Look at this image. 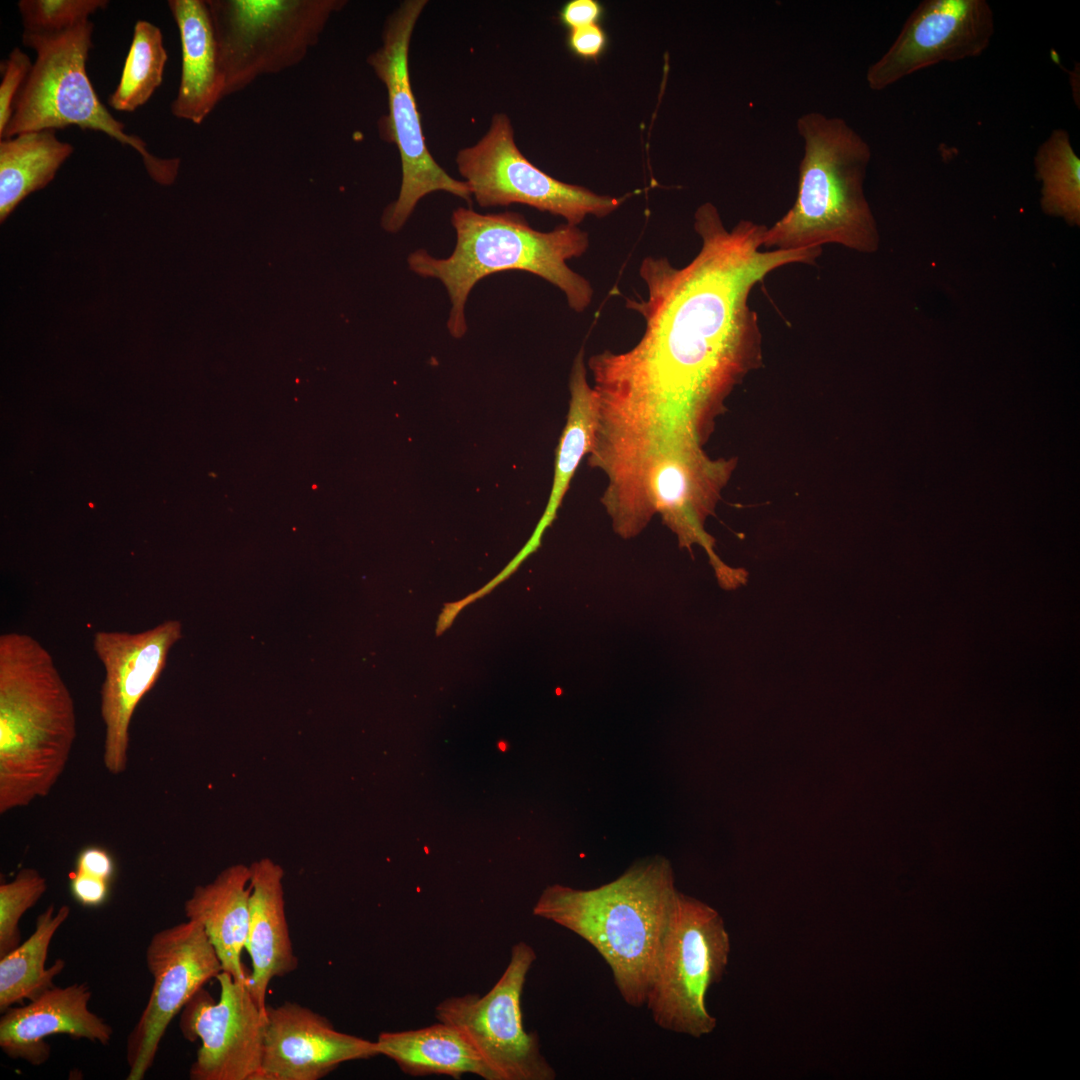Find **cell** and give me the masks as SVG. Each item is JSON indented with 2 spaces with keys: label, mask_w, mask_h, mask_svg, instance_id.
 I'll return each mask as SVG.
<instances>
[{
  "label": "cell",
  "mask_w": 1080,
  "mask_h": 1080,
  "mask_svg": "<svg viewBox=\"0 0 1080 1080\" xmlns=\"http://www.w3.org/2000/svg\"><path fill=\"white\" fill-rule=\"evenodd\" d=\"M766 228L741 220L727 230L707 202L694 214L701 248L686 266L643 259L647 297L626 304L645 321L642 337L627 351L605 350L588 360L598 460L623 464L676 445L701 446L730 392L761 365L752 289L780 267L814 264L822 252L762 251Z\"/></svg>",
  "instance_id": "cell-1"
},
{
  "label": "cell",
  "mask_w": 1080,
  "mask_h": 1080,
  "mask_svg": "<svg viewBox=\"0 0 1080 1080\" xmlns=\"http://www.w3.org/2000/svg\"><path fill=\"white\" fill-rule=\"evenodd\" d=\"M670 862L639 860L615 880L593 889L555 884L533 908L588 942L605 960L622 999L645 1004L678 895Z\"/></svg>",
  "instance_id": "cell-2"
},
{
  "label": "cell",
  "mask_w": 1080,
  "mask_h": 1080,
  "mask_svg": "<svg viewBox=\"0 0 1080 1080\" xmlns=\"http://www.w3.org/2000/svg\"><path fill=\"white\" fill-rule=\"evenodd\" d=\"M77 737L72 695L32 636H0V813L46 797Z\"/></svg>",
  "instance_id": "cell-3"
},
{
  "label": "cell",
  "mask_w": 1080,
  "mask_h": 1080,
  "mask_svg": "<svg viewBox=\"0 0 1080 1080\" xmlns=\"http://www.w3.org/2000/svg\"><path fill=\"white\" fill-rule=\"evenodd\" d=\"M451 223L456 243L448 257L436 258L419 249L408 256L407 263L418 276L437 279L445 287L451 302L447 329L452 337L460 339L467 331L465 306L474 286L498 272L524 271L546 280L579 313L592 302L590 282L567 265L589 247L588 234L578 226L566 223L542 232L516 212L481 214L466 207L453 211Z\"/></svg>",
  "instance_id": "cell-4"
},
{
  "label": "cell",
  "mask_w": 1080,
  "mask_h": 1080,
  "mask_svg": "<svg viewBox=\"0 0 1080 1080\" xmlns=\"http://www.w3.org/2000/svg\"><path fill=\"white\" fill-rule=\"evenodd\" d=\"M796 128L804 141L797 196L766 228L763 247L793 251L839 244L875 252L879 233L863 190L869 144L844 119L820 112L801 115Z\"/></svg>",
  "instance_id": "cell-5"
},
{
  "label": "cell",
  "mask_w": 1080,
  "mask_h": 1080,
  "mask_svg": "<svg viewBox=\"0 0 1080 1080\" xmlns=\"http://www.w3.org/2000/svg\"><path fill=\"white\" fill-rule=\"evenodd\" d=\"M93 30L94 24L88 20L60 33L23 32V44L36 52V59L0 138L69 126L102 132L133 148L155 181L171 184L180 158H160L149 152L146 143L127 133L125 124L99 100L86 71Z\"/></svg>",
  "instance_id": "cell-6"
},
{
  "label": "cell",
  "mask_w": 1080,
  "mask_h": 1080,
  "mask_svg": "<svg viewBox=\"0 0 1080 1080\" xmlns=\"http://www.w3.org/2000/svg\"><path fill=\"white\" fill-rule=\"evenodd\" d=\"M734 463L712 460L698 445H680L647 456L608 479L602 502L623 537L639 533L655 513L681 546H703L718 563L704 530Z\"/></svg>",
  "instance_id": "cell-7"
},
{
  "label": "cell",
  "mask_w": 1080,
  "mask_h": 1080,
  "mask_svg": "<svg viewBox=\"0 0 1080 1080\" xmlns=\"http://www.w3.org/2000/svg\"><path fill=\"white\" fill-rule=\"evenodd\" d=\"M224 97L299 64L345 0H207Z\"/></svg>",
  "instance_id": "cell-8"
},
{
  "label": "cell",
  "mask_w": 1080,
  "mask_h": 1080,
  "mask_svg": "<svg viewBox=\"0 0 1080 1080\" xmlns=\"http://www.w3.org/2000/svg\"><path fill=\"white\" fill-rule=\"evenodd\" d=\"M730 938L720 914L678 892L646 1002L662 1029L702 1037L716 1027L706 1008L709 987L728 964Z\"/></svg>",
  "instance_id": "cell-9"
},
{
  "label": "cell",
  "mask_w": 1080,
  "mask_h": 1080,
  "mask_svg": "<svg viewBox=\"0 0 1080 1080\" xmlns=\"http://www.w3.org/2000/svg\"><path fill=\"white\" fill-rule=\"evenodd\" d=\"M426 3L425 0L402 2L385 21L381 46L367 58L387 90L389 112L381 119L380 132L397 146L402 167L398 197L385 208L381 218L382 227L388 232L399 231L419 200L429 193L444 191L468 203L472 201L467 183L451 177L428 151L411 87L410 40Z\"/></svg>",
  "instance_id": "cell-10"
},
{
  "label": "cell",
  "mask_w": 1080,
  "mask_h": 1080,
  "mask_svg": "<svg viewBox=\"0 0 1080 1080\" xmlns=\"http://www.w3.org/2000/svg\"><path fill=\"white\" fill-rule=\"evenodd\" d=\"M456 163L471 197L483 208L518 203L577 226L588 215H609L627 197L599 195L537 168L518 149L505 114H495L487 133L475 145L461 149Z\"/></svg>",
  "instance_id": "cell-11"
},
{
  "label": "cell",
  "mask_w": 1080,
  "mask_h": 1080,
  "mask_svg": "<svg viewBox=\"0 0 1080 1080\" xmlns=\"http://www.w3.org/2000/svg\"><path fill=\"white\" fill-rule=\"evenodd\" d=\"M537 956L526 942L511 948L508 965L484 995L445 998L435 1008L438 1021L457 1028L499 1080H554L556 1072L540 1050L537 1033L523 1025L521 997Z\"/></svg>",
  "instance_id": "cell-12"
},
{
  "label": "cell",
  "mask_w": 1080,
  "mask_h": 1080,
  "mask_svg": "<svg viewBox=\"0 0 1080 1080\" xmlns=\"http://www.w3.org/2000/svg\"><path fill=\"white\" fill-rule=\"evenodd\" d=\"M145 960L153 985L127 1038V1080L144 1079L171 1020L199 989L223 971L203 928L191 920L156 932L146 948Z\"/></svg>",
  "instance_id": "cell-13"
},
{
  "label": "cell",
  "mask_w": 1080,
  "mask_h": 1080,
  "mask_svg": "<svg viewBox=\"0 0 1080 1080\" xmlns=\"http://www.w3.org/2000/svg\"><path fill=\"white\" fill-rule=\"evenodd\" d=\"M215 1001L202 987L181 1010L183 1037L201 1045L190 1066L191 1080H255L261 1067L266 1008L254 1000L248 984L222 971Z\"/></svg>",
  "instance_id": "cell-14"
},
{
  "label": "cell",
  "mask_w": 1080,
  "mask_h": 1080,
  "mask_svg": "<svg viewBox=\"0 0 1080 1080\" xmlns=\"http://www.w3.org/2000/svg\"><path fill=\"white\" fill-rule=\"evenodd\" d=\"M181 628L178 620H166L136 633L94 634L93 649L105 670L100 689L105 727L103 763L113 775L126 771L133 714L159 679L170 649L182 637Z\"/></svg>",
  "instance_id": "cell-15"
},
{
  "label": "cell",
  "mask_w": 1080,
  "mask_h": 1080,
  "mask_svg": "<svg viewBox=\"0 0 1080 1080\" xmlns=\"http://www.w3.org/2000/svg\"><path fill=\"white\" fill-rule=\"evenodd\" d=\"M995 32L985 0H923L905 21L889 49L866 72L873 91L942 63L980 56Z\"/></svg>",
  "instance_id": "cell-16"
},
{
  "label": "cell",
  "mask_w": 1080,
  "mask_h": 1080,
  "mask_svg": "<svg viewBox=\"0 0 1080 1080\" xmlns=\"http://www.w3.org/2000/svg\"><path fill=\"white\" fill-rule=\"evenodd\" d=\"M261 1067L255 1080H319L339 1065L378 1056L376 1041L340 1032L296 1002L266 1007Z\"/></svg>",
  "instance_id": "cell-17"
},
{
  "label": "cell",
  "mask_w": 1080,
  "mask_h": 1080,
  "mask_svg": "<svg viewBox=\"0 0 1080 1080\" xmlns=\"http://www.w3.org/2000/svg\"><path fill=\"white\" fill-rule=\"evenodd\" d=\"M87 983L54 986L27 1005L10 1007L0 1018V1047L12 1059L41 1065L50 1057L48 1036L65 1034L109 1045L113 1029L88 1008Z\"/></svg>",
  "instance_id": "cell-18"
},
{
  "label": "cell",
  "mask_w": 1080,
  "mask_h": 1080,
  "mask_svg": "<svg viewBox=\"0 0 1080 1080\" xmlns=\"http://www.w3.org/2000/svg\"><path fill=\"white\" fill-rule=\"evenodd\" d=\"M249 868L251 891L245 949L252 970L248 987L257 1004L266 1008L271 981L295 971L298 958L286 917L283 868L270 858L258 859Z\"/></svg>",
  "instance_id": "cell-19"
},
{
  "label": "cell",
  "mask_w": 1080,
  "mask_h": 1080,
  "mask_svg": "<svg viewBox=\"0 0 1080 1080\" xmlns=\"http://www.w3.org/2000/svg\"><path fill=\"white\" fill-rule=\"evenodd\" d=\"M181 41V75L171 104L179 119L201 124L224 98V78L207 0H170Z\"/></svg>",
  "instance_id": "cell-20"
},
{
  "label": "cell",
  "mask_w": 1080,
  "mask_h": 1080,
  "mask_svg": "<svg viewBox=\"0 0 1080 1080\" xmlns=\"http://www.w3.org/2000/svg\"><path fill=\"white\" fill-rule=\"evenodd\" d=\"M250 891L249 866L234 864L211 882L196 886L184 904L187 920L203 928L223 971L247 984L249 973L242 965L241 953L247 938Z\"/></svg>",
  "instance_id": "cell-21"
},
{
  "label": "cell",
  "mask_w": 1080,
  "mask_h": 1080,
  "mask_svg": "<svg viewBox=\"0 0 1080 1080\" xmlns=\"http://www.w3.org/2000/svg\"><path fill=\"white\" fill-rule=\"evenodd\" d=\"M380 1055L394 1061L410 1076L446 1075L459 1079L474 1074L499 1080L467 1038L444 1022L431 1026L382 1032L376 1040Z\"/></svg>",
  "instance_id": "cell-22"
},
{
  "label": "cell",
  "mask_w": 1080,
  "mask_h": 1080,
  "mask_svg": "<svg viewBox=\"0 0 1080 1080\" xmlns=\"http://www.w3.org/2000/svg\"><path fill=\"white\" fill-rule=\"evenodd\" d=\"M73 151L74 147L59 140L52 129L1 139V223L26 197L46 187Z\"/></svg>",
  "instance_id": "cell-23"
},
{
  "label": "cell",
  "mask_w": 1080,
  "mask_h": 1080,
  "mask_svg": "<svg viewBox=\"0 0 1080 1080\" xmlns=\"http://www.w3.org/2000/svg\"><path fill=\"white\" fill-rule=\"evenodd\" d=\"M570 401L567 421L556 452L552 489L545 513L523 554L534 548L553 520L582 458L592 449L598 420L596 394L587 378L584 351L575 357L569 380Z\"/></svg>",
  "instance_id": "cell-24"
},
{
  "label": "cell",
  "mask_w": 1080,
  "mask_h": 1080,
  "mask_svg": "<svg viewBox=\"0 0 1080 1080\" xmlns=\"http://www.w3.org/2000/svg\"><path fill=\"white\" fill-rule=\"evenodd\" d=\"M70 907L62 905L55 910L50 904L35 920L30 937L0 958V1011L24 1000H33L54 987V978L65 967L63 959H57L45 967L49 945L56 931L68 919Z\"/></svg>",
  "instance_id": "cell-25"
},
{
  "label": "cell",
  "mask_w": 1080,
  "mask_h": 1080,
  "mask_svg": "<svg viewBox=\"0 0 1080 1080\" xmlns=\"http://www.w3.org/2000/svg\"><path fill=\"white\" fill-rule=\"evenodd\" d=\"M1036 179L1041 182L1040 205L1050 216L1071 226L1080 224V158L1069 133L1054 129L1034 155Z\"/></svg>",
  "instance_id": "cell-26"
},
{
  "label": "cell",
  "mask_w": 1080,
  "mask_h": 1080,
  "mask_svg": "<svg viewBox=\"0 0 1080 1080\" xmlns=\"http://www.w3.org/2000/svg\"><path fill=\"white\" fill-rule=\"evenodd\" d=\"M167 60L161 30L148 21L138 20L119 83L108 97L109 106L117 111L133 112L144 105L161 85Z\"/></svg>",
  "instance_id": "cell-27"
},
{
  "label": "cell",
  "mask_w": 1080,
  "mask_h": 1080,
  "mask_svg": "<svg viewBox=\"0 0 1080 1080\" xmlns=\"http://www.w3.org/2000/svg\"><path fill=\"white\" fill-rule=\"evenodd\" d=\"M47 880L34 868L21 869L0 885V958L20 945L19 922L45 894Z\"/></svg>",
  "instance_id": "cell-28"
},
{
  "label": "cell",
  "mask_w": 1080,
  "mask_h": 1080,
  "mask_svg": "<svg viewBox=\"0 0 1080 1080\" xmlns=\"http://www.w3.org/2000/svg\"><path fill=\"white\" fill-rule=\"evenodd\" d=\"M107 0H21L18 9L25 33L54 34L90 20Z\"/></svg>",
  "instance_id": "cell-29"
},
{
  "label": "cell",
  "mask_w": 1080,
  "mask_h": 1080,
  "mask_svg": "<svg viewBox=\"0 0 1080 1080\" xmlns=\"http://www.w3.org/2000/svg\"><path fill=\"white\" fill-rule=\"evenodd\" d=\"M33 63L20 48L15 47L8 57L1 62L0 83V136L6 129L12 115L16 98L26 82Z\"/></svg>",
  "instance_id": "cell-30"
},
{
  "label": "cell",
  "mask_w": 1080,
  "mask_h": 1080,
  "mask_svg": "<svg viewBox=\"0 0 1080 1080\" xmlns=\"http://www.w3.org/2000/svg\"><path fill=\"white\" fill-rule=\"evenodd\" d=\"M567 45L576 56L596 61L605 52L608 37L599 24H593L569 30Z\"/></svg>",
  "instance_id": "cell-31"
},
{
  "label": "cell",
  "mask_w": 1080,
  "mask_h": 1080,
  "mask_svg": "<svg viewBox=\"0 0 1080 1080\" xmlns=\"http://www.w3.org/2000/svg\"><path fill=\"white\" fill-rule=\"evenodd\" d=\"M70 890L81 905L97 907L108 897L109 881L74 870L70 877Z\"/></svg>",
  "instance_id": "cell-32"
},
{
  "label": "cell",
  "mask_w": 1080,
  "mask_h": 1080,
  "mask_svg": "<svg viewBox=\"0 0 1080 1080\" xmlns=\"http://www.w3.org/2000/svg\"><path fill=\"white\" fill-rule=\"evenodd\" d=\"M604 8L596 0H571L561 9L559 18L569 30L599 24Z\"/></svg>",
  "instance_id": "cell-33"
},
{
  "label": "cell",
  "mask_w": 1080,
  "mask_h": 1080,
  "mask_svg": "<svg viewBox=\"0 0 1080 1080\" xmlns=\"http://www.w3.org/2000/svg\"><path fill=\"white\" fill-rule=\"evenodd\" d=\"M75 870L110 882L115 865L108 851L100 847H87L77 856Z\"/></svg>",
  "instance_id": "cell-34"
},
{
  "label": "cell",
  "mask_w": 1080,
  "mask_h": 1080,
  "mask_svg": "<svg viewBox=\"0 0 1080 1080\" xmlns=\"http://www.w3.org/2000/svg\"><path fill=\"white\" fill-rule=\"evenodd\" d=\"M497 747H498V749H499L500 751H502V752H505V751H506V744H505V743H504L503 741H501V742H498V743H497Z\"/></svg>",
  "instance_id": "cell-35"
}]
</instances>
